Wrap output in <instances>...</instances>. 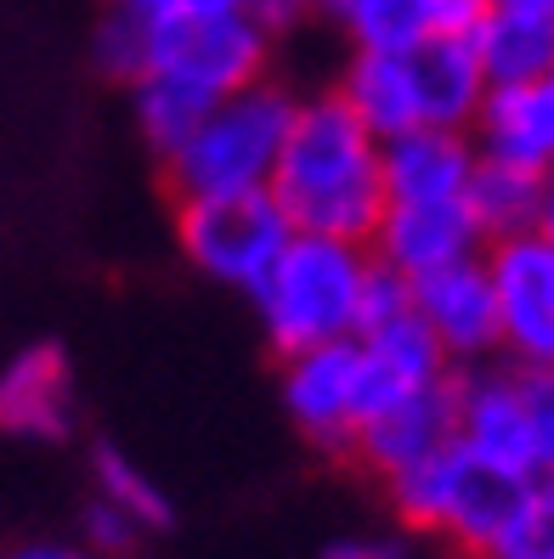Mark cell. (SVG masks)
<instances>
[{"instance_id": "obj_1", "label": "cell", "mask_w": 554, "mask_h": 559, "mask_svg": "<svg viewBox=\"0 0 554 559\" xmlns=\"http://www.w3.org/2000/svg\"><path fill=\"white\" fill-rule=\"evenodd\" d=\"M272 199L283 204L295 233L374 243L390 187H385V142L345 108V96H306L295 130L283 142Z\"/></svg>"}, {"instance_id": "obj_2", "label": "cell", "mask_w": 554, "mask_h": 559, "mask_svg": "<svg viewBox=\"0 0 554 559\" xmlns=\"http://www.w3.org/2000/svg\"><path fill=\"white\" fill-rule=\"evenodd\" d=\"M374 277V249L351 238L295 233L278 266L249 294L260 328L278 356H300L334 340H356L363 328V300Z\"/></svg>"}, {"instance_id": "obj_3", "label": "cell", "mask_w": 554, "mask_h": 559, "mask_svg": "<svg viewBox=\"0 0 554 559\" xmlns=\"http://www.w3.org/2000/svg\"><path fill=\"white\" fill-rule=\"evenodd\" d=\"M532 486H538V475L504 469V464H493V457L470 452L464 441H452L447 452H436L431 464L402 469V475L385 480L390 509H397L402 525H413V532H436V537H447L470 559L493 554V543L509 532V520L520 514V503H527Z\"/></svg>"}, {"instance_id": "obj_4", "label": "cell", "mask_w": 554, "mask_h": 559, "mask_svg": "<svg viewBox=\"0 0 554 559\" xmlns=\"http://www.w3.org/2000/svg\"><path fill=\"white\" fill-rule=\"evenodd\" d=\"M295 108H300L295 96L267 80L221 96L204 114V124L165 158L176 204L215 199V192H267L278 176L288 130H295Z\"/></svg>"}, {"instance_id": "obj_5", "label": "cell", "mask_w": 554, "mask_h": 559, "mask_svg": "<svg viewBox=\"0 0 554 559\" xmlns=\"http://www.w3.org/2000/svg\"><path fill=\"white\" fill-rule=\"evenodd\" d=\"M295 226L283 204L267 192H215V199H181L176 204V243L181 254L221 288L255 294L260 277L278 266Z\"/></svg>"}, {"instance_id": "obj_6", "label": "cell", "mask_w": 554, "mask_h": 559, "mask_svg": "<svg viewBox=\"0 0 554 559\" xmlns=\"http://www.w3.org/2000/svg\"><path fill=\"white\" fill-rule=\"evenodd\" d=\"M148 28H153L148 74L181 80L199 96H210V103H221V96H233V91H244V85H255L260 74H267L272 35L249 12L181 17V23H148Z\"/></svg>"}, {"instance_id": "obj_7", "label": "cell", "mask_w": 554, "mask_h": 559, "mask_svg": "<svg viewBox=\"0 0 554 559\" xmlns=\"http://www.w3.org/2000/svg\"><path fill=\"white\" fill-rule=\"evenodd\" d=\"M283 413L295 430L329 452H351L363 436V345L334 340L300 356H283Z\"/></svg>"}, {"instance_id": "obj_8", "label": "cell", "mask_w": 554, "mask_h": 559, "mask_svg": "<svg viewBox=\"0 0 554 559\" xmlns=\"http://www.w3.org/2000/svg\"><path fill=\"white\" fill-rule=\"evenodd\" d=\"M486 266L498 283L504 356L515 368H554V243L543 233L486 243Z\"/></svg>"}, {"instance_id": "obj_9", "label": "cell", "mask_w": 554, "mask_h": 559, "mask_svg": "<svg viewBox=\"0 0 554 559\" xmlns=\"http://www.w3.org/2000/svg\"><path fill=\"white\" fill-rule=\"evenodd\" d=\"M413 306L431 322V334L452 356V368H481L504 356V311L486 254H470L459 266H441L413 283Z\"/></svg>"}, {"instance_id": "obj_10", "label": "cell", "mask_w": 554, "mask_h": 559, "mask_svg": "<svg viewBox=\"0 0 554 559\" xmlns=\"http://www.w3.org/2000/svg\"><path fill=\"white\" fill-rule=\"evenodd\" d=\"M356 345H363V402H368V418L385 413V407H397V402H408V396H419V390L452 379V356L431 334V322L419 317V306H402V311L368 322L363 334H356Z\"/></svg>"}, {"instance_id": "obj_11", "label": "cell", "mask_w": 554, "mask_h": 559, "mask_svg": "<svg viewBox=\"0 0 554 559\" xmlns=\"http://www.w3.org/2000/svg\"><path fill=\"white\" fill-rule=\"evenodd\" d=\"M374 260L390 272H402L408 283L431 277L441 266H459L470 254H486V238L470 215V199L447 204H385V221L374 233Z\"/></svg>"}, {"instance_id": "obj_12", "label": "cell", "mask_w": 554, "mask_h": 559, "mask_svg": "<svg viewBox=\"0 0 554 559\" xmlns=\"http://www.w3.org/2000/svg\"><path fill=\"white\" fill-rule=\"evenodd\" d=\"M452 441H459V373L447 384H431V390H419V396L374 413L351 452L363 457L379 480H390L402 469L431 464V457L447 452Z\"/></svg>"}, {"instance_id": "obj_13", "label": "cell", "mask_w": 554, "mask_h": 559, "mask_svg": "<svg viewBox=\"0 0 554 559\" xmlns=\"http://www.w3.org/2000/svg\"><path fill=\"white\" fill-rule=\"evenodd\" d=\"M0 430L17 441H62L74 430V373L57 340L23 345L0 368Z\"/></svg>"}, {"instance_id": "obj_14", "label": "cell", "mask_w": 554, "mask_h": 559, "mask_svg": "<svg viewBox=\"0 0 554 559\" xmlns=\"http://www.w3.org/2000/svg\"><path fill=\"white\" fill-rule=\"evenodd\" d=\"M459 441L504 469L538 475L532 469V418H527V390L520 368H459Z\"/></svg>"}, {"instance_id": "obj_15", "label": "cell", "mask_w": 554, "mask_h": 559, "mask_svg": "<svg viewBox=\"0 0 554 559\" xmlns=\"http://www.w3.org/2000/svg\"><path fill=\"white\" fill-rule=\"evenodd\" d=\"M475 130H447V124H419L385 142V187L390 204H447L470 199L475 181Z\"/></svg>"}, {"instance_id": "obj_16", "label": "cell", "mask_w": 554, "mask_h": 559, "mask_svg": "<svg viewBox=\"0 0 554 559\" xmlns=\"http://www.w3.org/2000/svg\"><path fill=\"white\" fill-rule=\"evenodd\" d=\"M340 96L379 142L425 124V91H419L413 51H351L340 74Z\"/></svg>"}, {"instance_id": "obj_17", "label": "cell", "mask_w": 554, "mask_h": 559, "mask_svg": "<svg viewBox=\"0 0 554 559\" xmlns=\"http://www.w3.org/2000/svg\"><path fill=\"white\" fill-rule=\"evenodd\" d=\"M475 147L486 158L554 170V74L527 85H493L475 119Z\"/></svg>"}, {"instance_id": "obj_18", "label": "cell", "mask_w": 554, "mask_h": 559, "mask_svg": "<svg viewBox=\"0 0 554 559\" xmlns=\"http://www.w3.org/2000/svg\"><path fill=\"white\" fill-rule=\"evenodd\" d=\"M413 69H419V91H425V124L475 130L486 96H493L475 35H431L413 51Z\"/></svg>"}, {"instance_id": "obj_19", "label": "cell", "mask_w": 554, "mask_h": 559, "mask_svg": "<svg viewBox=\"0 0 554 559\" xmlns=\"http://www.w3.org/2000/svg\"><path fill=\"white\" fill-rule=\"evenodd\" d=\"M470 215H475L486 243H504V238H520V233H543L549 170H532V164H509V158H486L481 153L475 181H470Z\"/></svg>"}, {"instance_id": "obj_20", "label": "cell", "mask_w": 554, "mask_h": 559, "mask_svg": "<svg viewBox=\"0 0 554 559\" xmlns=\"http://www.w3.org/2000/svg\"><path fill=\"white\" fill-rule=\"evenodd\" d=\"M475 51H481V69L493 85L549 80L554 74V23L515 12V7H493V17L475 28Z\"/></svg>"}, {"instance_id": "obj_21", "label": "cell", "mask_w": 554, "mask_h": 559, "mask_svg": "<svg viewBox=\"0 0 554 559\" xmlns=\"http://www.w3.org/2000/svg\"><path fill=\"white\" fill-rule=\"evenodd\" d=\"M130 108H137V130H142V142L158 153V158H170L192 130L204 124V114L215 108L210 96H199L192 85L181 80H165V74H148L130 85Z\"/></svg>"}, {"instance_id": "obj_22", "label": "cell", "mask_w": 554, "mask_h": 559, "mask_svg": "<svg viewBox=\"0 0 554 559\" xmlns=\"http://www.w3.org/2000/svg\"><path fill=\"white\" fill-rule=\"evenodd\" d=\"M340 23L356 51H419L436 35L425 0H351Z\"/></svg>"}, {"instance_id": "obj_23", "label": "cell", "mask_w": 554, "mask_h": 559, "mask_svg": "<svg viewBox=\"0 0 554 559\" xmlns=\"http://www.w3.org/2000/svg\"><path fill=\"white\" fill-rule=\"evenodd\" d=\"M91 475H96V498H108L119 503L130 520L142 525V532H158V525H170V498H165V486H158L137 457H125L119 447H96L91 452Z\"/></svg>"}, {"instance_id": "obj_24", "label": "cell", "mask_w": 554, "mask_h": 559, "mask_svg": "<svg viewBox=\"0 0 554 559\" xmlns=\"http://www.w3.org/2000/svg\"><path fill=\"white\" fill-rule=\"evenodd\" d=\"M91 57H96V69H103L108 80L137 85V80L148 74V57H153V28H148V17L125 12V7H108L103 17H96Z\"/></svg>"}, {"instance_id": "obj_25", "label": "cell", "mask_w": 554, "mask_h": 559, "mask_svg": "<svg viewBox=\"0 0 554 559\" xmlns=\"http://www.w3.org/2000/svg\"><path fill=\"white\" fill-rule=\"evenodd\" d=\"M486 559H554V480L538 475V486L527 491V503Z\"/></svg>"}, {"instance_id": "obj_26", "label": "cell", "mask_w": 554, "mask_h": 559, "mask_svg": "<svg viewBox=\"0 0 554 559\" xmlns=\"http://www.w3.org/2000/svg\"><path fill=\"white\" fill-rule=\"evenodd\" d=\"M520 390L532 418V469L554 480V368H520Z\"/></svg>"}, {"instance_id": "obj_27", "label": "cell", "mask_w": 554, "mask_h": 559, "mask_svg": "<svg viewBox=\"0 0 554 559\" xmlns=\"http://www.w3.org/2000/svg\"><path fill=\"white\" fill-rule=\"evenodd\" d=\"M85 537H91L96 554H130V548H137V537H142V525L130 520L119 503L96 498V503L85 509Z\"/></svg>"}, {"instance_id": "obj_28", "label": "cell", "mask_w": 554, "mask_h": 559, "mask_svg": "<svg viewBox=\"0 0 554 559\" xmlns=\"http://www.w3.org/2000/svg\"><path fill=\"white\" fill-rule=\"evenodd\" d=\"M148 23H181V17H221V12H244L249 0H108Z\"/></svg>"}, {"instance_id": "obj_29", "label": "cell", "mask_w": 554, "mask_h": 559, "mask_svg": "<svg viewBox=\"0 0 554 559\" xmlns=\"http://www.w3.org/2000/svg\"><path fill=\"white\" fill-rule=\"evenodd\" d=\"M493 7L498 0H425L436 35H475V28L493 17Z\"/></svg>"}, {"instance_id": "obj_30", "label": "cell", "mask_w": 554, "mask_h": 559, "mask_svg": "<svg viewBox=\"0 0 554 559\" xmlns=\"http://www.w3.org/2000/svg\"><path fill=\"white\" fill-rule=\"evenodd\" d=\"M244 12L267 28L272 40H283V35H295V28L311 17V0H249Z\"/></svg>"}, {"instance_id": "obj_31", "label": "cell", "mask_w": 554, "mask_h": 559, "mask_svg": "<svg viewBox=\"0 0 554 559\" xmlns=\"http://www.w3.org/2000/svg\"><path fill=\"white\" fill-rule=\"evenodd\" d=\"M322 559H408V548L397 537H379V532H356V537H334L322 548Z\"/></svg>"}, {"instance_id": "obj_32", "label": "cell", "mask_w": 554, "mask_h": 559, "mask_svg": "<svg viewBox=\"0 0 554 559\" xmlns=\"http://www.w3.org/2000/svg\"><path fill=\"white\" fill-rule=\"evenodd\" d=\"M12 559H91L85 548H62V543H35V548H17Z\"/></svg>"}, {"instance_id": "obj_33", "label": "cell", "mask_w": 554, "mask_h": 559, "mask_svg": "<svg viewBox=\"0 0 554 559\" xmlns=\"http://www.w3.org/2000/svg\"><path fill=\"white\" fill-rule=\"evenodd\" d=\"M498 7H515V12H532V17L554 23V0H498Z\"/></svg>"}, {"instance_id": "obj_34", "label": "cell", "mask_w": 554, "mask_h": 559, "mask_svg": "<svg viewBox=\"0 0 554 559\" xmlns=\"http://www.w3.org/2000/svg\"><path fill=\"white\" fill-rule=\"evenodd\" d=\"M311 12H329V17H345L351 0H311Z\"/></svg>"}, {"instance_id": "obj_35", "label": "cell", "mask_w": 554, "mask_h": 559, "mask_svg": "<svg viewBox=\"0 0 554 559\" xmlns=\"http://www.w3.org/2000/svg\"><path fill=\"white\" fill-rule=\"evenodd\" d=\"M543 238L554 243V204H549V215H543Z\"/></svg>"}, {"instance_id": "obj_36", "label": "cell", "mask_w": 554, "mask_h": 559, "mask_svg": "<svg viewBox=\"0 0 554 559\" xmlns=\"http://www.w3.org/2000/svg\"><path fill=\"white\" fill-rule=\"evenodd\" d=\"M549 204H554V170H549Z\"/></svg>"}]
</instances>
